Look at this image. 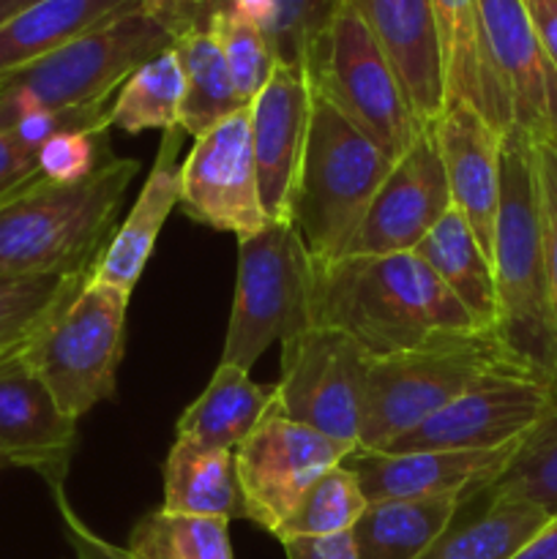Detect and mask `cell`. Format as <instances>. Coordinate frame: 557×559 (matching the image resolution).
Wrapping results in <instances>:
<instances>
[{
	"label": "cell",
	"mask_w": 557,
	"mask_h": 559,
	"mask_svg": "<svg viewBox=\"0 0 557 559\" xmlns=\"http://www.w3.org/2000/svg\"><path fill=\"white\" fill-rule=\"evenodd\" d=\"M137 9L151 16L156 25L175 38L208 25V16L216 9V0H134Z\"/></svg>",
	"instance_id": "cell-41"
},
{
	"label": "cell",
	"mask_w": 557,
	"mask_h": 559,
	"mask_svg": "<svg viewBox=\"0 0 557 559\" xmlns=\"http://www.w3.org/2000/svg\"><path fill=\"white\" fill-rule=\"evenodd\" d=\"M517 366L522 364L491 331L446 333L413 349L371 358L358 451H386L481 377Z\"/></svg>",
	"instance_id": "cell-5"
},
{
	"label": "cell",
	"mask_w": 557,
	"mask_h": 559,
	"mask_svg": "<svg viewBox=\"0 0 557 559\" xmlns=\"http://www.w3.org/2000/svg\"><path fill=\"white\" fill-rule=\"evenodd\" d=\"M76 424L25 360L0 366V464L36 469L47 486L66 484Z\"/></svg>",
	"instance_id": "cell-18"
},
{
	"label": "cell",
	"mask_w": 557,
	"mask_h": 559,
	"mask_svg": "<svg viewBox=\"0 0 557 559\" xmlns=\"http://www.w3.org/2000/svg\"><path fill=\"white\" fill-rule=\"evenodd\" d=\"M418 260L435 271L442 287L462 304L481 331L497 325V289L489 257L481 251L473 229L457 207L431 227V233L413 249Z\"/></svg>",
	"instance_id": "cell-25"
},
{
	"label": "cell",
	"mask_w": 557,
	"mask_h": 559,
	"mask_svg": "<svg viewBox=\"0 0 557 559\" xmlns=\"http://www.w3.org/2000/svg\"><path fill=\"white\" fill-rule=\"evenodd\" d=\"M366 506L369 500H366L358 478L342 462L309 486V491L300 497L295 511L289 513L287 522L276 530L273 538L284 544V540L295 538H331V535L353 533Z\"/></svg>",
	"instance_id": "cell-34"
},
{
	"label": "cell",
	"mask_w": 557,
	"mask_h": 559,
	"mask_svg": "<svg viewBox=\"0 0 557 559\" xmlns=\"http://www.w3.org/2000/svg\"><path fill=\"white\" fill-rule=\"evenodd\" d=\"M183 104V71L175 49L153 55L147 63L131 71L109 104V129L142 134L147 129L167 131L180 126Z\"/></svg>",
	"instance_id": "cell-31"
},
{
	"label": "cell",
	"mask_w": 557,
	"mask_h": 559,
	"mask_svg": "<svg viewBox=\"0 0 557 559\" xmlns=\"http://www.w3.org/2000/svg\"><path fill=\"white\" fill-rule=\"evenodd\" d=\"M126 549L137 559H235L227 519L180 516L162 508L134 524Z\"/></svg>",
	"instance_id": "cell-33"
},
{
	"label": "cell",
	"mask_w": 557,
	"mask_h": 559,
	"mask_svg": "<svg viewBox=\"0 0 557 559\" xmlns=\"http://www.w3.org/2000/svg\"><path fill=\"white\" fill-rule=\"evenodd\" d=\"M309 322L347 333L371 358L446 333L481 331L413 251L315 265Z\"/></svg>",
	"instance_id": "cell-1"
},
{
	"label": "cell",
	"mask_w": 557,
	"mask_h": 559,
	"mask_svg": "<svg viewBox=\"0 0 557 559\" xmlns=\"http://www.w3.org/2000/svg\"><path fill=\"white\" fill-rule=\"evenodd\" d=\"M233 453L246 519L276 535L309 486L342 464L353 448L284 418L273 407Z\"/></svg>",
	"instance_id": "cell-12"
},
{
	"label": "cell",
	"mask_w": 557,
	"mask_h": 559,
	"mask_svg": "<svg viewBox=\"0 0 557 559\" xmlns=\"http://www.w3.org/2000/svg\"><path fill=\"white\" fill-rule=\"evenodd\" d=\"M52 491L55 508H58L60 524H63V533L69 546L74 549L76 559H137L129 549H120V546L109 544L102 535L93 533L85 522L80 519V513L71 508L69 497H66V484L49 486Z\"/></svg>",
	"instance_id": "cell-39"
},
{
	"label": "cell",
	"mask_w": 557,
	"mask_h": 559,
	"mask_svg": "<svg viewBox=\"0 0 557 559\" xmlns=\"http://www.w3.org/2000/svg\"><path fill=\"white\" fill-rule=\"evenodd\" d=\"M396 71L410 107L429 126L446 109L440 41L431 0H353Z\"/></svg>",
	"instance_id": "cell-20"
},
{
	"label": "cell",
	"mask_w": 557,
	"mask_h": 559,
	"mask_svg": "<svg viewBox=\"0 0 557 559\" xmlns=\"http://www.w3.org/2000/svg\"><path fill=\"white\" fill-rule=\"evenodd\" d=\"M535 36L557 71V0H522Z\"/></svg>",
	"instance_id": "cell-43"
},
{
	"label": "cell",
	"mask_w": 557,
	"mask_h": 559,
	"mask_svg": "<svg viewBox=\"0 0 557 559\" xmlns=\"http://www.w3.org/2000/svg\"><path fill=\"white\" fill-rule=\"evenodd\" d=\"M533 140V136H530ZM535 180H538L541 227H544L546 284H549L552 322L557 336V136L533 140Z\"/></svg>",
	"instance_id": "cell-38"
},
{
	"label": "cell",
	"mask_w": 557,
	"mask_h": 559,
	"mask_svg": "<svg viewBox=\"0 0 557 559\" xmlns=\"http://www.w3.org/2000/svg\"><path fill=\"white\" fill-rule=\"evenodd\" d=\"M183 140L186 131L180 126L162 131V142H158V153L153 158L145 186L131 205L126 222L120 224V229H115L107 249L98 257L93 278L129 295L134 293L137 282L142 278V271H145L147 260L156 249L164 222L180 200L178 151Z\"/></svg>",
	"instance_id": "cell-22"
},
{
	"label": "cell",
	"mask_w": 557,
	"mask_h": 559,
	"mask_svg": "<svg viewBox=\"0 0 557 559\" xmlns=\"http://www.w3.org/2000/svg\"><path fill=\"white\" fill-rule=\"evenodd\" d=\"M162 511L180 516L246 519L235 453L202 445L191 437H175L164 459Z\"/></svg>",
	"instance_id": "cell-23"
},
{
	"label": "cell",
	"mask_w": 557,
	"mask_h": 559,
	"mask_svg": "<svg viewBox=\"0 0 557 559\" xmlns=\"http://www.w3.org/2000/svg\"><path fill=\"white\" fill-rule=\"evenodd\" d=\"M169 47L173 36L162 25L140 9L126 11L87 36L0 76V131L27 115L109 102L131 71Z\"/></svg>",
	"instance_id": "cell-6"
},
{
	"label": "cell",
	"mask_w": 557,
	"mask_h": 559,
	"mask_svg": "<svg viewBox=\"0 0 557 559\" xmlns=\"http://www.w3.org/2000/svg\"><path fill=\"white\" fill-rule=\"evenodd\" d=\"M315 260L293 224L238 238V282L222 360L249 371L273 342L309 328Z\"/></svg>",
	"instance_id": "cell-8"
},
{
	"label": "cell",
	"mask_w": 557,
	"mask_h": 559,
	"mask_svg": "<svg viewBox=\"0 0 557 559\" xmlns=\"http://www.w3.org/2000/svg\"><path fill=\"white\" fill-rule=\"evenodd\" d=\"M183 71V104H180V129L186 136H200L229 115L246 109L227 60L208 27L189 31L173 41Z\"/></svg>",
	"instance_id": "cell-29"
},
{
	"label": "cell",
	"mask_w": 557,
	"mask_h": 559,
	"mask_svg": "<svg viewBox=\"0 0 557 559\" xmlns=\"http://www.w3.org/2000/svg\"><path fill=\"white\" fill-rule=\"evenodd\" d=\"M208 31L216 38L240 102L249 107L276 69V58L265 33L246 16L229 9H216L208 16Z\"/></svg>",
	"instance_id": "cell-36"
},
{
	"label": "cell",
	"mask_w": 557,
	"mask_h": 559,
	"mask_svg": "<svg viewBox=\"0 0 557 559\" xmlns=\"http://www.w3.org/2000/svg\"><path fill=\"white\" fill-rule=\"evenodd\" d=\"M555 404L557 380L522 366L502 369L481 377L386 451H491L528 437Z\"/></svg>",
	"instance_id": "cell-11"
},
{
	"label": "cell",
	"mask_w": 557,
	"mask_h": 559,
	"mask_svg": "<svg viewBox=\"0 0 557 559\" xmlns=\"http://www.w3.org/2000/svg\"><path fill=\"white\" fill-rule=\"evenodd\" d=\"M273 385H257L249 371L218 364L205 391L178 418V437L235 451L273 409Z\"/></svg>",
	"instance_id": "cell-27"
},
{
	"label": "cell",
	"mask_w": 557,
	"mask_h": 559,
	"mask_svg": "<svg viewBox=\"0 0 557 559\" xmlns=\"http://www.w3.org/2000/svg\"><path fill=\"white\" fill-rule=\"evenodd\" d=\"M91 273L0 278V366L25 355L47 322L80 293Z\"/></svg>",
	"instance_id": "cell-32"
},
{
	"label": "cell",
	"mask_w": 557,
	"mask_h": 559,
	"mask_svg": "<svg viewBox=\"0 0 557 559\" xmlns=\"http://www.w3.org/2000/svg\"><path fill=\"white\" fill-rule=\"evenodd\" d=\"M491 273L497 289L495 336L519 364L557 380V336L546 284L533 140L517 126L502 136Z\"/></svg>",
	"instance_id": "cell-3"
},
{
	"label": "cell",
	"mask_w": 557,
	"mask_h": 559,
	"mask_svg": "<svg viewBox=\"0 0 557 559\" xmlns=\"http://www.w3.org/2000/svg\"><path fill=\"white\" fill-rule=\"evenodd\" d=\"M109 129L98 131H69V134H58L42 147L38 156V169L44 178L60 180V183H71L93 169L109 162Z\"/></svg>",
	"instance_id": "cell-37"
},
{
	"label": "cell",
	"mask_w": 557,
	"mask_h": 559,
	"mask_svg": "<svg viewBox=\"0 0 557 559\" xmlns=\"http://www.w3.org/2000/svg\"><path fill=\"white\" fill-rule=\"evenodd\" d=\"M287 559H358L353 535H331V538H295L284 540Z\"/></svg>",
	"instance_id": "cell-42"
},
{
	"label": "cell",
	"mask_w": 557,
	"mask_h": 559,
	"mask_svg": "<svg viewBox=\"0 0 557 559\" xmlns=\"http://www.w3.org/2000/svg\"><path fill=\"white\" fill-rule=\"evenodd\" d=\"M391 167L393 158L339 112L331 98L315 91L309 142L289 205V224L315 265L347 254Z\"/></svg>",
	"instance_id": "cell-4"
},
{
	"label": "cell",
	"mask_w": 557,
	"mask_h": 559,
	"mask_svg": "<svg viewBox=\"0 0 557 559\" xmlns=\"http://www.w3.org/2000/svg\"><path fill=\"white\" fill-rule=\"evenodd\" d=\"M484 497V508L464 522L457 516L424 559H511L549 522V516L530 502Z\"/></svg>",
	"instance_id": "cell-30"
},
{
	"label": "cell",
	"mask_w": 557,
	"mask_h": 559,
	"mask_svg": "<svg viewBox=\"0 0 557 559\" xmlns=\"http://www.w3.org/2000/svg\"><path fill=\"white\" fill-rule=\"evenodd\" d=\"M142 164L112 156L71 183L33 178L0 200V278L93 273Z\"/></svg>",
	"instance_id": "cell-2"
},
{
	"label": "cell",
	"mask_w": 557,
	"mask_h": 559,
	"mask_svg": "<svg viewBox=\"0 0 557 559\" xmlns=\"http://www.w3.org/2000/svg\"><path fill=\"white\" fill-rule=\"evenodd\" d=\"M511 559H557V516L549 519L546 527L533 535Z\"/></svg>",
	"instance_id": "cell-44"
},
{
	"label": "cell",
	"mask_w": 557,
	"mask_h": 559,
	"mask_svg": "<svg viewBox=\"0 0 557 559\" xmlns=\"http://www.w3.org/2000/svg\"><path fill=\"white\" fill-rule=\"evenodd\" d=\"M137 9L134 0H42L0 25V76L22 69L115 16Z\"/></svg>",
	"instance_id": "cell-24"
},
{
	"label": "cell",
	"mask_w": 557,
	"mask_h": 559,
	"mask_svg": "<svg viewBox=\"0 0 557 559\" xmlns=\"http://www.w3.org/2000/svg\"><path fill=\"white\" fill-rule=\"evenodd\" d=\"M342 3L344 0H216V9H229L254 22L265 33L276 63L311 74Z\"/></svg>",
	"instance_id": "cell-28"
},
{
	"label": "cell",
	"mask_w": 557,
	"mask_h": 559,
	"mask_svg": "<svg viewBox=\"0 0 557 559\" xmlns=\"http://www.w3.org/2000/svg\"><path fill=\"white\" fill-rule=\"evenodd\" d=\"M33 3H42V0H0V25H3L5 20H11L14 14H20V11H25L27 5Z\"/></svg>",
	"instance_id": "cell-45"
},
{
	"label": "cell",
	"mask_w": 557,
	"mask_h": 559,
	"mask_svg": "<svg viewBox=\"0 0 557 559\" xmlns=\"http://www.w3.org/2000/svg\"><path fill=\"white\" fill-rule=\"evenodd\" d=\"M451 207L446 169L426 126L424 134L393 162L344 257L413 251Z\"/></svg>",
	"instance_id": "cell-14"
},
{
	"label": "cell",
	"mask_w": 557,
	"mask_h": 559,
	"mask_svg": "<svg viewBox=\"0 0 557 559\" xmlns=\"http://www.w3.org/2000/svg\"><path fill=\"white\" fill-rule=\"evenodd\" d=\"M486 495L522 500L557 516V404L530 431L502 478Z\"/></svg>",
	"instance_id": "cell-35"
},
{
	"label": "cell",
	"mask_w": 557,
	"mask_h": 559,
	"mask_svg": "<svg viewBox=\"0 0 557 559\" xmlns=\"http://www.w3.org/2000/svg\"><path fill=\"white\" fill-rule=\"evenodd\" d=\"M467 506L457 497L369 502L349 533L358 559H424Z\"/></svg>",
	"instance_id": "cell-26"
},
{
	"label": "cell",
	"mask_w": 557,
	"mask_h": 559,
	"mask_svg": "<svg viewBox=\"0 0 557 559\" xmlns=\"http://www.w3.org/2000/svg\"><path fill=\"white\" fill-rule=\"evenodd\" d=\"M309 80L393 162L424 134L426 126L353 0L333 16Z\"/></svg>",
	"instance_id": "cell-9"
},
{
	"label": "cell",
	"mask_w": 557,
	"mask_h": 559,
	"mask_svg": "<svg viewBox=\"0 0 557 559\" xmlns=\"http://www.w3.org/2000/svg\"><path fill=\"white\" fill-rule=\"evenodd\" d=\"M38 156L42 147L31 145L16 129L0 131V200L42 175Z\"/></svg>",
	"instance_id": "cell-40"
},
{
	"label": "cell",
	"mask_w": 557,
	"mask_h": 559,
	"mask_svg": "<svg viewBox=\"0 0 557 559\" xmlns=\"http://www.w3.org/2000/svg\"><path fill=\"white\" fill-rule=\"evenodd\" d=\"M129 298V293L98 282L91 273L80 293L47 322L22 355L60 409L74 420L115 396Z\"/></svg>",
	"instance_id": "cell-7"
},
{
	"label": "cell",
	"mask_w": 557,
	"mask_h": 559,
	"mask_svg": "<svg viewBox=\"0 0 557 559\" xmlns=\"http://www.w3.org/2000/svg\"><path fill=\"white\" fill-rule=\"evenodd\" d=\"M522 440L491 451H353L344 467L353 469L369 502L440 497L473 502L502 478Z\"/></svg>",
	"instance_id": "cell-15"
},
{
	"label": "cell",
	"mask_w": 557,
	"mask_h": 559,
	"mask_svg": "<svg viewBox=\"0 0 557 559\" xmlns=\"http://www.w3.org/2000/svg\"><path fill=\"white\" fill-rule=\"evenodd\" d=\"M183 216L202 227L254 235L271 224L262 205L251 151L249 107L194 136L189 156L180 164V200Z\"/></svg>",
	"instance_id": "cell-13"
},
{
	"label": "cell",
	"mask_w": 557,
	"mask_h": 559,
	"mask_svg": "<svg viewBox=\"0 0 557 559\" xmlns=\"http://www.w3.org/2000/svg\"><path fill=\"white\" fill-rule=\"evenodd\" d=\"M429 131L446 169L451 205L462 213L491 262L506 134L467 104H446L429 123Z\"/></svg>",
	"instance_id": "cell-17"
},
{
	"label": "cell",
	"mask_w": 557,
	"mask_h": 559,
	"mask_svg": "<svg viewBox=\"0 0 557 559\" xmlns=\"http://www.w3.org/2000/svg\"><path fill=\"white\" fill-rule=\"evenodd\" d=\"M491 58L513 109V126L533 140L557 136V71L535 36L522 0H478Z\"/></svg>",
	"instance_id": "cell-19"
},
{
	"label": "cell",
	"mask_w": 557,
	"mask_h": 559,
	"mask_svg": "<svg viewBox=\"0 0 557 559\" xmlns=\"http://www.w3.org/2000/svg\"><path fill=\"white\" fill-rule=\"evenodd\" d=\"M446 104H467L497 131L513 129V109L491 58L478 0H431Z\"/></svg>",
	"instance_id": "cell-21"
},
{
	"label": "cell",
	"mask_w": 557,
	"mask_h": 559,
	"mask_svg": "<svg viewBox=\"0 0 557 559\" xmlns=\"http://www.w3.org/2000/svg\"><path fill=\"white\" fill-rule=\"evenodd\" d=\"M315 85L295 66L276 63L260 96L249 104L251 151L262 205L271 222L289 224V205L309 142Z\"/></svg>",
	"instance_id": "cell-16"
},
{
	"label": "cell",
	"mask_w": 557,
	"mask_h": 559,
	"mask_svg": "<svg viewBox=\"0 0 557 559\" xmlns=\"http://www.w3.org/2000/svg\"><path fill=\"white\" fill-rule=\"evenodd\" d=\"M371 355L336 328L309 325L282 342V377L273 407L358 451Z\"/></svg>",
	"instance_id": "cell-10"
}]
</instances>
